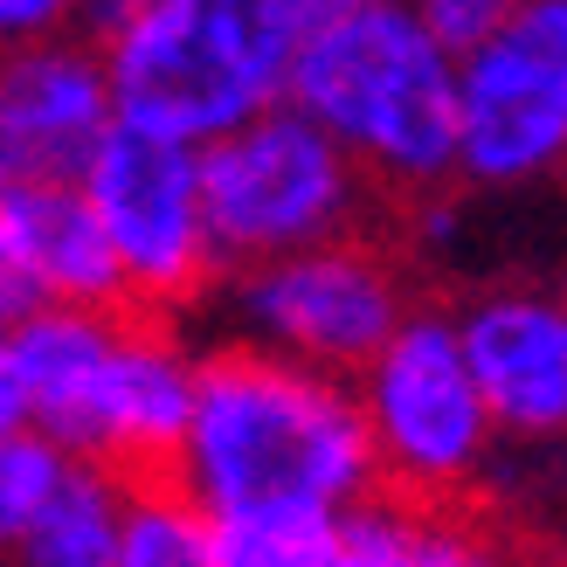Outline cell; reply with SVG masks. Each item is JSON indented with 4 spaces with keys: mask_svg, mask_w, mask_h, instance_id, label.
<instances>
[{
    "mask_svg": "<svg viewBox=\"0 0 567 567\" xmlns=\"http://www.w3.org/2000/svg\"><path fill=\"white\" fill-rule=\"evenodd\" d=\"M202 394V353L174 332L166 311H125L118 367H111L104 422H97V464H118L132 477H174V457Z\"/></svg>",
    "mask_w": 567,
    "mask_h": 567,
    "instance_id": "8fae6325",
    "label": "cell"
},
{
    "mask_svg": "<svg viewBox=\"0 0 567 567\" xmlns=\"http://www.w3.org/2000/svg\"><path fill=\"white\" fill-rule=\"evenodd\" d=\"M174 485L202 513H353L381 464L347 374L221 339L202 353Z\"/></svg>",
    "mask_w": 567,
    "mask_h": 567,
    "instance_id": "6da1fadb",
    "label": "cell"
},
{
    "mask_svg": "<svg viewBox=\"0 0 567 567\" xmlns=\"http://www.w3.org/2000/svg\"><path fill=\"white\" fill-rule=\"evenodd\" d=\"M498 567H505V560H498Z\"/></svg>",
    "mask_w": 567,
    "mask_h": 567,
    "instance_id": "4316f807",
    "label": "cell"
},
{
    "mask_svg": "<svg viewBox=\"0 0 567 567\" xmlns=\"http://www.w3.org/2000/svg\"><path fill=\"white\" fill-rule=\"evenodd\" d=\"M374 464L388 492L409 498H471L498 457V415L464 353L457 305H415L394 339L353 374Z\"/></svg>",
    "mask_w": 567,
    "mask_h": 567,
    "instance_id": "8992f818",
    "label": "cell"
},
{
    "mask_svg": "<svg viewBox=\"0 0 567 567\" xmlns=\"http://www.w3.org/2000/svg\"><path fill=\"white\" fill-rule=\"evenodd\" d=\"M70 471H76V450L55 443L49 430H35V422L0 436V554L49 513V498L70 485Z\"/></svg>",
    "mask_w": 567,
    "mask_h": 567,
    "instance_id": "e0dca14e",
    "label": "cell"
},
{
    "mask_svg": "<svg viewBox=\"0 0 567 567\" xmlns=\"http://www.w3.org/2000/svg\"><path fill=\"white\" fill-rule=\"evenodd\" d=\"M229 567H332L347 513H208Z\"/></svg>",
    "mask_w": 567,
    "mask_h": 567,
    "instance_id": "2e32d148",
    "label": "cell"
},
{
    "mask_svg": "<svg viewBox=\"0 0 567 567\" xmlns=\"http://www.w3.org/2000/svg\"><path fill=\"white\" fill-rule=\"evenodd\" d=\"M28 311H35V291H28V277L21 264L8 257V243H0V332H14Z\"/></svg>",
    "mask_w": 567,
    "mask_h": 567,
    "instance_id": "ffe728a7",
    "label": "cell"
},
{
    "mask_svg": "<svg viewBox=\"0 0 567 567\" xmlns=\"http://www.w3.org/2000/svg\"><path fill=\"white\" fill-rule=\"evenodd\" d=\"M319 0H146L104 42L118 118L208 146L291 97Z\"/></svg>",
    "mask_w": 567,
    "mask_h": 567,
    "instance_id": "3957f363",
    "label": "cell"
},
{
    "mask_svg": "<svg viewBox=\"0 0 567 567\" xmlns=\"http://www.w3.org/2000/svg\"><path fill=\"white\" fill-rule=\"evenodd\" d=\"M560 181H567V174H560Z\"/></svg>",
    "mask_w": 567,
    "mask_h": 567,
    "instance_id": "83f0119b",
    "label": "cell"
},
{
    "mask_svg": "<svg viewBox=\"0 0 567 567\" xmlns=\"http://www.w3.org/2000/svg\"><path fill=\"white\" fill-rule=\"evenodd\" d=\"M125 311L132 305H35L8 332L28 422L49 430L55 443H70L76 457H97V422H104L111 367H118Z\"/></svg>",
    "mask_w": 567,
    "mask_h": 567,
    "instance_id": "7c38bea8",
    "label": "cell"
},
{
    "mask_svg": "<svg viewBox=\"0 0 567 567\" xmlns=\"http://www.w3.org/2000/svg\"><path fill=\"white\" fill-rule=\"evenodd\" d=\"M215 298L229 311V339L291 353V360L347 374V381L422 305L409 249L381 221L353 229V236H332V243H311V249H291V257L229 270L215 284Z\"/></svg>",
    "mask_w": 567,
    "mask_h": 567,
    "instance_id": "5b68a950",
    "label": "cell"
},
{
    "mask_svg": "<svg viewBox=\"0 0 567 567\" xmlns=\"http://www.w3.org/2000/svg\"><path fill=\"white\" fill-rule=\"evenodd\" d=\"M471 194H526L567 174V0H526L457 63Z\"/></svg>",
    "mask_w": 567,
    "mask_h": 567,
    "instance_id": "ba28073f",
    "label": "cell"
},
{
    "mask_svg": "<svg viewBox=\"0 0 567 567\" xmlns=\"http://www.w3.org/2000/svg\"><path fill=\"white\" fill-rule=\"evenodd\" d=\"M28 422V402H21V374H14V353H8V332H0V436H14Z\"/></svg>",
    "mask_w": 567,
    "mask_h": 567,
    "instance_id": "7402d4cb",
    "label": "cell"
},
{
    "mask_svg": "<svg viewBox=\"0 0 567 567\" xmlns=\"http://www.w3.org/2000/svg\"><path fill=\"white\" fill-rule=\"evenodd\" d=\"M138 8H146V0H83V21H76V28H83L91 42H111Z\"/></svg>",
    "mask_w": 567,
    "mask_h": 567,
    "instance_id": "44dd1931",
    "label": "cell"
},
{
    "mask_svg": "<svg viewBox=\"0 0 567 567\" xmlns=\"http://www.w3.org/2000/svg\"><path fill=\"white\" fill-rule=\"evenodd\" d=\"M291 104L367 166L388 208L464 187L457 55L409 14V0H319L291 70Z\"/></svg>",
    "mask_w": 567,
    "mask_h": 567,
    "instance_id": "7a4b0ae2",
    "label": "cell"
},
{
    "mask_svg": "<svg viewBox=\"0 0 567 567\" xmlns=\"http://www.w3.org/2000/svg\"><path fill=\"white\" fill-rule=\"evenodd\" d=\"M118 125L111 55L83 28L0 49V146L14 181H83Z\"/></svg>",
    "mask_w": 567,
    "mask_h": 567,
    "instance_id": "9c48e42d",
    "label": "cell"
},
{
    "mask_svg": "<svg viewBox=\"0 0 567 567\" xmlns=\"http://www.w3.org/2000/svg\"><path fill=\"white\" fill-rule=\"evenodd\" d=\"M560 298H567V270H560Z\"/></svg>",
    "mask_w": 567,
    "mask_h": 567,
    "instance_id": "d4e9b609",
    "label": "cell"
},
{
    "mask_svg": "<svg viewBox=\"0 0 567 567\" xmlns=\"http://www.w3.org/2000/svg\"><path fill=\"white\" fill-rule=\"evenodd\" d=\"M332 567H381V560H367V554H347V547H339V560Z\"/></svg>",
    "mask_w": 567,
    "mask_h": 567,
    "instance_id": "cb8c5ba5",
    "label": "cell"
},
{
    "mask_svg": "<svg viewBox=\"0 0 567 567\" xmlns=\"http://www.w3.org/2000/svg\"><path fill=\"white\" fill-rule=\"evenodd\" d=\"M202 194H208L221 277L291 257V249H311V243H332V236H353V229H374L381 215H394L388 194L367 181V166L291 97L243 118L236 132L208 138Z\"/></svg>",
    "mask_w": 567,
    "mask_h": 567,
    "instance_id": "277c9868",
    "label": "cell"
},
{
    "mask_svg": "<svg viewBox=\"0 0 567 567\" xmlns=\"http://www.w3.org/2000/svg\"><path fill=\"white\" fill-rule=\"evenodd\" d=\"M0 243L35 305H132L125 264L83 181H14L0 202Z\"/></svg>",
    "mask_w": 567,
    "mask_h": 567,
    "instance_id": "4fadbf2b",
    "label": "cell"
},
{
    "mask_svg": "<svg viewBox=\"0 0 567 567\" xmlns=\"http://www.w3.org/2000/svg\"><path fill=\"white\" fill-rule=\"evenodd\" d=\"M76 21H83V0H0V49L70 35Z\"/></svg>",
    "mask_w": 567,
    "mask_h": 567,
    "instance_id": "d6986e66",
    "label": "cell"
},
{
    "mask_svg": "<svg viewBox=\"0 0 567 567\" xmlns=\"http://www.w3.org/2000/svg\"><path fill=\"white\" fill-rule=\"evenodd\" d=\"M83 194L104 215V236L125 264V291L138 311L181 319L187 305L215 298L221 257L202 194V146L118 118L97 159L83 166Z\"/></svg>",
    "mask_w": 567,
    "mask_h": 567,
    "instance_id": "52a82bcc",
    "label": "cell"
},
{
    "mask_svg": "<svg viewBox=\"0 0 567 567\" xmlns=\"http://www.w3.org/2000/svg\"><path fill=\"white\" fill-rule=\"evenodd\" d=\"M326 8H347V0H326Z\"/></svg>",
    "mask_w": 567,
    "mask_h": 567,
    "instance_id": "484cf974",
    "label": "cell"
},
{
    "mask_svg": "<svg viewBox=\"0 0 567 567\" xmlns=\"http://www.w3.org/2000/svg\"><path fill=\"white\" fill-rule=\"evenodd\" d=\"M8 187H14V159H8V146H0V202H8Z\"/></svg>",
    "mask_w": 567,
    "mask_h": 567,
    "instance_id": "603a6c76",
    "label": "cell"
},
{
    "mask_svg": "<svg viewBox=\"0 0 567 567\" xmlns=\"http://www.w3.org/2000/svg\"><path fill=\"white\" fill-rule=\"evenodd\" d=\"M132 492H138L132 471L76 457L70 485L49 498V513L8 547V567H118L125 560Z\"/></svg>",
    "mask_w": 567,
    "mask_h": 567,
    "instance_id": "5bb4252c",
    "label": "cell"
},
{
    "mask_svg": "<svg viewBox=\"0 0 567 567\" xmlns=\"http://www.w3.org/2000/svg\"><path fill=\"white\" fill-rule=\"evenodd\" d=\"M519 8H526V0H409V14L430 28V35L457 55V63H464L471 49H485Z\"/></svg>",
    "mask_w": 567,
    "mask_h": 567,
    "instance_id": "ac0fdd59",
    "label": "cell"
},
{
    "mask_svg": "<svg viewBox=\"0 0 567 567\" xmlns=\"http://www.w3.org/2000/svg\"><path fill=\"white\" fill-rule=\"evenodd\" d=\"M477 388L513 443H567V298L560 284L498 277L457 305Z\"/></svg>",
    "mask_w": 567,
    "mask_h": 567,
    "instance_id": "30bf717a",
    "label": "cell"
},
{
    "mask_svg": "<svg viewBox=\"0 0 567 567\" xmlns=\"http://www.w3.org/2000/svg\"><path fill=\"white\" fill-rule=\"evenodd\" d=\"M118 567H229V560L215 547L208 513L174 485V477H138Z\"/></svg>",
    "mask_w": 567,
    "mask_h": 567,
    "instance_id": "9a60e30c",
    "label": "cell"
}]
</instances>
